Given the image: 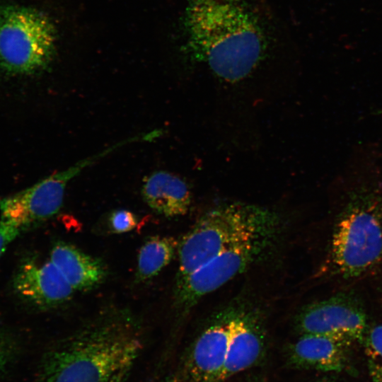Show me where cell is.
Instances as JSON below:
<instances>
[{
    "instance_id": "obj_17",
    "label": "cell",
    "mask_w": 382,
    "mask_h": 382,
    "mask_svg": "<svg viewBox=\"0 0 382 382\" xmlns=\"http://www.w3.org/2000/svg\"><path fill=\"white\" fill-rule=\"evenodd\" d=\"M108 221L111 231L117 233L129 232L133 230L138 224L135 214L126 209L113 211Z\"/></svg>"
},
{
    "instance_id": "obj_8",
    "label": "cell",
    "mask_w": 382,
    "mask_h": 382,
    "mask_svg": "<svg viewBox=\"0 0 382 382\" xmlns=\"http://www.w3.org/2000/svg\"><path fill=\"white\" fill-rule=\"evenodd\" d=\"M366 322L365 310L357 296L340 293L304 306L294 325L301 335H325L354 344L363 340Z\"/></svg>"
},
{
    "instance_id": "obj_20",
    "label": "cell",
    "mask_w": 382,
    "mask_h": 382,
    "mask_svg": "<svg viewBox=\"0 0 382 382\" xmlns=\"http://www.w3.org/2000/svg\"><path fill=\"white\" fill-rule=\"evenodd\" d=\"M250 382H267L265 379L262 377H255L252 378Z\"/></svg>"
},
{
    "instance_id": "obj_5",
    "label": "cell",
    "mask_w": 382,
    "mask_h": 382,
    "mask_svg": "<svg viewBox=\"0 0 382 382\" xmlns=\"http://www.w3.org/2000/svg\"><path fill=\"white\" fill-rule=\"evenodd\" d=\"M56 30L37 10L17 6L0 8V67L11 75L39 72L51 63Z\"/></svg>"
},
{
    "instance_id": "obj_4",
    "label": "cell",
    "mask_w": 382,
    "mask_h": 382,
    "mask_svg": "<svg viewBox=\"0 0 382 382\" xmlns=\"http://www.w3.org/2000/svg\"><path fill=\"white\" fill-rule=\"evenodd\" d=\"M382 258V194L355 192L336 221L326 267L343 278L361 276Z\"/></svg>"
},
{
    "instance_id": "obj_6",
    "label": "cell",
    "mask_w": 382,
    "mask_h": 382,
    "mask_svg": "<svg viewBox=\"0 0 382 382\" xmlns=\"http://www.w3.org/2000/svg\"><path fill=\"white\" fill-rule=\"evenodd\" d=\"M279 234L262 236L221 252L176 284L175 304L182 316L205 295L247 270L272 248Z\"/></svg>"
},
{
    "instance_id": "obj_14",
    "label": "cell",
    "mask_w": 382,
    "mask_h": 382,
    "mask_svg": "<svg viewBox=\"0 0 382 382\" xmlns=\"http://www.w3.org/2000/svg\"><path fill=\"white\" fill-rule=\"evenodd\" d=\"M141 192L152 209L167 217L185 214L192 200L186 182L166 171H157L146 178Z\"/></svg>"
},
{
    "instance_id": "obj_10",
    "label": "cell",
    "mask_w": 382,
    "mask_h": 382,
    "mask_svg": "<svg viewBox=\"0 0 382 382\" xmlns=\"http://www.w3.org/2000/svg\"><path fill=\"white\" fill-rule=\"evenodd\" d=\"M266 352V333L257 312L233 307L224 369L225 380L260 362Z\"/></svg>"
},
{
    "instance_id": "obj_13",
    "label": "cell",
    "mask_w": 382,
    "mask_h": 382,
    "mask_svg": "<svg viewBox=\"0 0 382 382\" xmlns=\"http://www.w3.org/2000/svg\"><path fill=\"white\" fill-rule=\"evenodd\" d=\"M50 260L74 291H88L103 282L104 264L74 245L59 241L51 250Z\"/></svg>"
},
{
    "instance_id": "obj_1",
    "label": "cell",
    "mask_w": 382,
    "mask_h": 382,
    "mask_svg": "<svg viewBox=\"0 0 382 382\" xmlns=\"http://www.w3.org/2000/svg\"><path fill=\"white\" fill-rule=\"evenodd\" d=\"M143 343L137 316L105 308L45 353L36 382H125Z\"/></svg>"
},
{
    "instance_id": "obj_7",
    "label": "cell",
    "mask_w": 382,
    "mask_h": 382,
    "mask_svg": "<svg viewBox=\"0 0 382 382\" xmlns=\"http://www.w3.org/2000/svg\"><path fill=\"white\" fill-rule=\"evenodd\" d=\"M113 150L114 148L110 147L28 188L1 199L0 219L23 229L50 218L61 208L65 188L69 180L83 168Z\"/></svg>"
},
{
    "instance_id": "obj_2",
    "label": "cell",
    "mask_w": 382,
    "mask_h": 382,
    "mask_svg": "<svg viewBox=\"0 0 382 382\" xmlns=\"http://www.w3.org/2000/svg\"><path fill=\"white\" fill-rule=\"evenodd\" d=\"M187 51L221 81L248 79L263 59L267 41L250 0H188Z\"/></svg>"
},
{
    "instance_id": "obj_9",
    "label": "cell",
    "mask_w": 382,
    "mask_h": 382,
    "mask_svg": "<svg viewBox=\"0 0 382 382\" xmlns=\"http://www.w3.org/2000/svg\"><path fill=\"white\" fill-rule=\"evenodd\" d=\"M233 307L214 316L194 341L178 374V382H225L224 369Z\"/></svg>"
},
{
    "instance_id": "obj_11",
    "label": "cell",
    "mask_w": 382,
    "mask_h": 382,
    "mask_svg": "<svg viewBox=\"0 0 382 382\" xmlns=\"http://www.w3.org/2000/svg\"><path fill=\"white\" fill-rule=\"evenodd\" d=\"M13 287L24 299L41 308L64 304L75 291L50 260H25L15 274Z\"/></svg>"
},
{
    "instance_id": "obj_12",
    "label": "cell",
    "mask_w": 382,
    "mask_h": 382,
    "mask_svg": "<svg viewBox=\"0 0 382 382\" xmlns=\"http://www.w3.org/2000/svg\"><path fill=\"white\" fill-rule=\"evenodd\" d=\"M352 344L319 335H301L289 348V363L298 368L340 371L346 365Z\"/></svg>"
},
{
    "instance_id": "obj_3",
    "label": "cell",
    "mask_w": 382,
    "mask_h": 382,
    "mask_svg": "<svg viewBox=\"0 0 382 382\" xmlns=\"http://www.w3.org/2000/svg\"><path fill=\"white\" fill-rule=\"evenodd\" d=\"M274 209L241 202L219 204L205 212L179 243L176 284L228 248L255 238L280 234Z\"/></svg>"
},
{
    "instance_id": "obj_18",
    "label": "cell",
    "mask_w": 382,
    "mask_h": 382,
    "mask_svg": "<svg viewBox=\"0 0 382 382\" xmlns=\"http://www.w3.org/2000/svg\"><path fill=\"white\" fill-rule=\"evenodd\" d=\"M21 230L14 224L0 219V256Z\"/></svg>"
},
{
    "instance_id": "obj_19",
    "label": "cell",
    "mask_w": 382,
    "mask_h": 382,
    "mask_svg": "<svg viewBox=\"0 0 382 382\" xmlns=\"http://www.w3.org/2000/svg\"><path fill=\"white\" fill-rule=\"evenodd\" d=\"M7 357V349L6 345L0 337V368H2L6 362Z\"/></svg>"
},
{
    "instance_id": "obj_15",
    "label": "cell",
    "mask_w": 382,
    "mask_h": 382,
    "mask_svg": "<svg viewBox=\"0 0 382 382\" xmlns=\"http://www.w3.org/2000/svg\"><path fill=\"white\" fill-rule=\"evenodd\" d=\"M179 243L169 236H154L146 239L138 254L137 281L146 282L156 276L171 261Z\"/></svg>"
},
{
    "instance_id": "obj_16",
    "label": "cell",
    "mask_w": 382,
    "mask_h": 382,
    "mask_svg": "<svg viewBox=\"0 0 382 382\" xmlns=\"http://www.w3.org/2000/svg\"><path fill=\"white\" fill-rule=\"evenodd\" d=\"M362 341L371 382H382V325L366 332Z\"/></svg>"
},
{
    "instance_id": "obj_21",
    "label": "cell",
    "mask_w": 382,
    "mask_h": 382,
    "mask_svg": "<svg viewBox=\"0 0 382 382\" xmlns=\"http://www.w3.org/2000/svg\"><path fill=\"white\" fill-rule=\"evenodd\" d=\"M319 382H332V381H319Z\"/></svg>"
}]
</instances>
